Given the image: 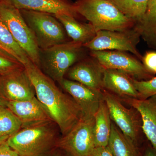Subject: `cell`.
<instances>
[{"instance_id":"obj_21","label":"cell","mask_w":156,"mask_h":156,"mask_svg":"<svg viewBox=\"0 0 156 156\" xmlns=\"http://www.w3.org/2000/svg\"><path fill=\"white\" fill-rule=\"evenodd\" d=\"M108 146L113 156H137L136 146L130 142L112 122Z\"/></svg>"},{"instance_id":"obj_1","label":"cell","mask_w":156,"mask_h":156,"mask_svg":"<svg viewBox=\"0 0 156 156\" xmlns=\"http://www.w3.org/2000/svg\"><path fill=\"white\" fill-rule=\"evenodd\" d=\"M37 98L50 119L65 135L83 118L80 108L70 95L65 94L54 81L31 61L24 66Z\"/></svg>"},{"instance_id":"obj_19","label":"cell","mask_w":156,"mask_h":156,"mask_svg":"<svg viewBox=\"0 0 156 156\" xmlns=\"http://www.w3.org/2000/svg\"><path fill=\"white\" fill-rule=\"evenodd\" d=\"M94 141L95 147L108 145L111 133V119L104 100L101 102L94 116Z\"/></svg>"},{"instance_id":"obj_7","label":"cell","mask_w":156,"mask_h":156,"mask_svg":"<svg viewBox=\"0 0 156 156\" xmlns=\"http://www.w3.org/2000/svg\"><path fill=\"white\" fill-rule=\"evenodd\" d=\"M141 35L136 27L124 31L99 30L91 41L83 45V47L91 51L130 52L142 60L143 56L136 48Z\"/></svg>"},{"instance_id":"obj_26","label":"cell","mask_w":156,"mask_h":156,"mask_svg":"<svg viewBox=\"0 0 156 156\" xmlns=\"http://www.w3.org/2000/svg\"><path fill=\"white\" fill-rule=\"evenodd\" d=\"M23 67L21 63L14 58L4 53H0V73H9Z\"/></svg>"},{"instance_id":"obj_10","label":"cell","mask_w":156,"mask_h":156,"mask_svg":"<svg viewBox=\"0 0 156 156\" xmlns=\"http://www.w3.org/2000/svg\"><path fill=\"white\" fill-rule=\"evenodd\" d=\"M104 101L108 108L111 120L119 128L123 134L136 146L142 122L133 110L126 108L116 95L104 92Z\"/></svg>"},{"instance_id":"obj_13","label":"cell","mask_w":156,"mask_h":156,"mask_svg":"<svg viewBox=\"0 0 156 156\" xmlns=\"http://www.w3.org/2000/svg\"><path fill=\"white\" fill-rule=\"evenodd\" d=\"M68 71L70 80L95 89L101 91L105 69L94 58H87L78 62Z\"/></svg>"},{"instance_id":"obj_14","label":"cell","mask_w":156,"mask_h":156,"mask_svg":"<svg viewBox=\"0 0 156 156\" xmlns=\"http://www.w3.org/2000/svg\"><path fill=\"white\" fill-rule=\"evenodd\" d=\"M122 101L138 112L142 122V130L156 151V94L145 99L122 97Z\"/></svg>"},{"instance_id":"obj_34","label":"cell","mask_w":156,"mask_h":156,"mask_svg":"<svg viewBox=\"0 0 156 156\" xmlns=\"http://www.w3.org/2000/svg\"><path fill=\"white\" fill-rule=\"evenodd\" d=\"M89 156H94L92 155H91Z\"/></svg>"},{"instance_id":"obj_31","label":"cell","mask_w":156,"mask_h":156,"mask_svg":"<svg viewBox=\"0 0 156 156\" xmlns=\"http://www.w3.org/2000/svg\"><path fill=\"white\" fill-rule=\"evenodd\" d=\"M9 137L0 136V147L7 143V140Z\"/></svg>"},{"instance_id":"obj_32","label":"cell","mask_w":156,"mask_h":156,"mask_svg":"<svg viewBox=\"0 0 156 156\" xmlns=\"http://www.w3.org/2000/svg\"><path fill=\"white\" fill-rule=\"evenodd\" d=\"M7 102V101L0 98V107H6Z\"/></svg>"},{"instance_id":"obj_22","label":"cell","mask_w":156,"mask_h":156,"mask_svg":"<svg viewBox=\"0 0 156 156\" xmlns=\"http://www.w3.org/2000/svg\"><path fill=\"white\" fill-rule=\"evenodd\" d=\"M126 17L139 22L145 14L149 0H109Z\"/></svg>"},{"instance_id":"obj_2","label":"cell","mask_w":156,"mask_h":156,"mask_svg":"<svg viewBox=\"0 0 156 156\" xmlns=\"http://www.w3.org/2000/svg\"><path fill=\"white\" fill-rule=\"evenodd\" d=\"M52 121L22 128L9 137L7 144L21 156H43L56 147V131Z\"/></svg>"},{"instance_id":"obj_4","label":"cell","mask_w":156,"mask_h":156,"mask_svg":"<svg viewBox=\"0 0 156 156\" xmlns=\"http://www.w3.org/2000/svg\"><path fill=\"white\" fill-rule=\"evenodd\" d=\"M84 48L81 44L72 41L41 49L39 68L59 83L73 65L80 60Z\"/></svg>"},{"instance_id":"obj_5","label":"cell","mask_w":156,"mask_h":156,"mask_svg":"<svg viewBox=\"0 0 156 156\" xmlns=\"http://www.w3.org/2000/svg\"><path fill=\"white\" fill-rule=\"evenodd\" d=\"M20 11L40 49L66 42L64 29L53 14L30 10Z\"/></svg>"},{"instance_id":"obj_29","label":"cell","mask_w":156,"mask_h":156,"mask_svg":"<svg viewBox=\"0 0 156 156\" xmlns=\"http://www.w3.org/2000/svg\"><path fill=\"white\" fill-rule=\"evenodd\" d=\"M0 156H21L16 151L12 149L8 144L0 147Z\"/></svg>"},{"instance_id":"obj_27","label":"cell","mask_w":156,"mask_h":156,"mask_svg":"<svg viewBox=\"0 0 156 156\" xmlns=\"http://www.w3.org/2000/svg\"><path fill=\"white\" fill-rule=\"evenodd\" d=\"M143 64L152 74L156 73V51H148L143 56Z\"/></svg>"},{"instance_id":"obj_24","label":"cell","mask_w":156,"mask_h":156,"mask_svg":"<svg viewBox=\"0 0 156 156\" xmlns=\"http://www.w3.org/2000/svg\"><path fill=\"white\" fill-rule=\"evenodd\" d=\"M137 23L136 28L141 35L154 37L156 29V0H149L145 14Z\"/></svg>"},{"instance_id":"obj_20","label":"cell","mask_w":156,"mask_h":156,"mask_svg":"<svg viewBox=\"0 0 156 156\" xmlns=\"http://www.w3.org/2000/svg\"><path fill=\"white\" fill-rule=\"evenodd\" d=\"M0 52L17 60L24 66L31 60L12 36L0 18Z\"/></svg>"},{"instance_id":"obj_35","label":"cell","mask_w":156,"mask_h":156,"mask_svg":"<svg viewBox=\"0 0 156 156\" xmlns=\"http://www.w3.org/2000/svg\"></svg>"},{"instance_id":"obj_11","label":"cell","mask_w":156,"mask_h":156,"mask_svg":"<svg viewBox=\"0 0 156 156\" xmlns=\"http://www.w3.org/2000/svg\"><path fill=\"white\" fill-rule=\"evenodd\" d=\"M59 84L80 107L82 119L94 117L101 102L104 100V92L65 78Z\"/></svg>"},{"instance_id":"obj_30","label":"cell","mask_w":156,"mask_h":156,"mask_svg":"<svg viewBox=\"0 0 156 156\" xmlns=\"http://www.w3.org/2000/svg\"><path fill=\"white\" fill-rule=\"evenodd\" d=\"M144 156H156V151L153 147H149L146 150Z\"/></svg>"},{"instance_id":"obj_3","label":"cell","mask_w":156,"mask_h":156,"mask_svg":"<svg viewBox=\"0 0 156 156\" xmlns=\"http://www.w3.org/2000/svg\"><path fill=\"white\" fill-rule=\"evenodd\" d=\"M74 6L77 14L87 20L97 32L126 30L135 24L109 0H78Z\"/></svg>"},{"instance_id":"obj_8","label":"cell","mask_w":156,"mask_h":156,"mask_svg":"<svg viewBox=\"0 0 156 156\" xmlns=\"http://www.w3.org/2000/svg\"><path fill=\"white\" fill-rule=\"evenodd\" d=\"M94 117L82 119L65 135L58 139L56 147L72 156L91 155L94 148Z\"/></svg>"},{"instance_id":"obj_25","label":"cell","mask_w":156,"mask_h":156,"mask_svg":"<svg viewBox=\"0 0 156 156\" xmlns=\"http://www.w3.org/2000/svg\"><path fill=\"white\" fill-rule=\"evenodd\" d=\"M136 90L139 92L140 99H145L156 94V77L147 80H138L132 79Z\"/></svg>"},{"instance_id":"obj_18","label":"cell","mask_w":156,"mask_h":156,"mask_svg":"<svg viewBox=\"0 0 156 156\" xmlns=\"http://www.w3.org/2000/svg\"><path fill=\"white\" fill-rule=\"evenodd\" d=\"M53 15L61 23L73 41L83 45L91 41L96 35L97 31L90 23H82L76 20L75 17L68 14Z\"/></svg>"},{"instance_id":"obj_28","label":"cell","mask_w":156,"mask_h":156,"mask_svg":"<svg viewBox=\"0 0 156 156\" xmlns=\"http://www.w3.org/2000/svg\"><path fill=\"white\" fill-rule=\"evenodd\" d=\"M91 155L94 156H113L108 146L95 147Z\"/></svg>"},{"instance_id":"obj_16","label":"cell","mask_w":156,"mask_h":156,"mask_svg":"<svg viewBox=\"0 0 156 156\" xmlns=\"http://www.w3.org/2000/svg\"><path fill=\"white\" fill-rule=\"evenodd\" d=\"M20 10H30L53 14H63L76 17L73 5L64 0H0Z\"/></svg>"},{"instance_id":"obj_33","label":"cell","mask_w":156,"mask_h":156,"mask_svg":"<svg viewBox=\"0 0 156 156\" xmlns=\"http://www.w3.org/2000/svg\"><path fill=\"white\" fill-rule=\"evenodd\" d=\"M154 37H156V29L155 30V31L154 36Z\"/></svg>"},{"instance_id":"obj_23","label":"cell","mask_w":156,"mask_h":156,"mask_svg":"<svg viewBox=\"0 0 156 156\" xmlns=\"http://www.w3.org/2000/svg\"><path fill=\"white\" fill-rule=\"evenodd\" d=\"M21 121L7 107H0V136L9 137L21 129Z\"/></svg>"},{"instance_id":"obj_6","label":"cell","mask_w":156,"mask_h":156,"mask_svg":"<svg viewBox=\"0 0 156 156\" xmlns=\"http://www.w3.org/2000/svg\"><path fill=\"white\" fill-rule=\"evenodd\" d=\"M0 18L32 62L40 67V48L20 10L0 1Z\"/></svg>"},{"instance_id":"obj_17","label":"cell","mask_w":156,"mask_h":156,"mask_svg":"<svg viewBox=\"0 0 156 156\" xmlns=\"http://www.w3.org/2000/svg\"><path fill=\"white\" fill-rule=\"evenodd\" d=\"M133 78L127 73L114 69H105L103 88L121 97L140 99L139 92L133 83Z\"/></svg>"},{"instance_id":"obj_15","label":"cell","mask_w":156,"mask_h":156,"mask_svg":"<svg viewBox=\"0 0 156 156\" xmlns=\"http://www.w3.org/2000/svg\"><path fill=\"white\" fill-rule=\"evenodd\" d=\"M6 107L21 121L22 128L52 121L36 96L26 100L8 101Z\"/></svg>"},{"instance_id":"obj_9","label":"cell","mask_w":156,"mask_h":156,"mask_svg":"<svg viewBox=\"0 0 156 156\" xmlns=\"http://www.w3.org/2000/svg\"><path fill=\"white\" fill-rule=\"evenodd\" d=\"M90 54L105 69L122 71L140 79L139 80H147L154 77L153 74L138 59L126 52L118 50L91 51Z\"/></svg>"},{"instance_id":"obj_12","label":"cell","mask_w":156,"mask_h":156,"mask_svg":"<svg viewBox=\"0 0 156 156\" xmlns=\"http://www.w3.org/2000/svg\"><path fill=\"white\" fill-rule=\"evenodd\" d=\"M36 96L33 85L24 67L5 76L0 82V98L6 101H20Z\"/></svg>"}]
</instances>
